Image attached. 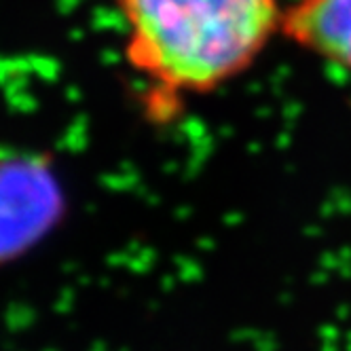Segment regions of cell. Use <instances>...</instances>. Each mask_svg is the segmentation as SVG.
Segmentation results:
<instances>
[{
  "label": "cell",
  "instance_id": "1",
  "mask_svg": "<svg viewBox=\"0 0 351 351\" xmlns=\"http://www.w3.org/2000/svg\"><path fill=\"white\" fill-rule=\"evenodd\" d=\"M125 60L148 104L173 110L184 97L235 81L284 36L280 0H114Z\"/></svg>",
  "mask_w": 351,
  "mask_h": 351
},
{
  "label": "cell",
  "instance_id": "2",
  "mask_svg": "<svg viewBox=\"0 0 351 351\" xmlns=\"http://www.w3.org/2000/svg\"><path fill=\"white\" fill-rule=\"evenodd\" d=\"M66 212L58 169L38 150L0 148V267L38 247Z\"/></svg>",
  "mask_w": 351,
  "mask_h": 351
},
{
  "label": "cell",
  "instance_id": "3",
  "mask_svg": "<svg viewBox=\"0 0 351 351\" xmlns=\"http://www.w3.org/2000/svg\"><path fill=\"white\" fill-rule=\"evenodd\" d=\"M284 38L351 72V0H294L286 7Z\"/></svg>",
  "mask_w": 351,
  "mask_h": 351
}]
</instances>
